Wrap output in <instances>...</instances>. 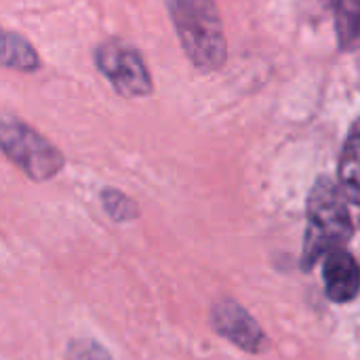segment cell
<instances>
[{"instance_id":"obj_1","label":"cell","mask_w":360,"mask_h":360,"mask_svg":"<svg viewBox=\"0 0 360 360\" xmlns=\"http://www.w3.org/2000/svg\"><path fill=\"white\" fill-rule=\"evenodd\" d=\"M346 194L333 179H319L308 196V228L304 236L302 268L310 270L319 257L329 255L352 236V217Z\"/></svg>"},{"instance_id":"obj_2","label":"cell","mask_w":360,"mask_h":360,"mask_svg":"<svg viewBox=\"0 0 360 360\" xmlns=\"http://www.w3.org/2000/svg\"><path fill=\"white\" fill-rule=\"evenodd\" d=\"M169 11L190 61L205 72L219 70L228 57V44L213 0H169Z\"/></svg>"},{"instance_id":"obj_3","label":"cell","mask_w":360,"mask_h":360,"mask_svg":"<svg viewBox=\"0 0 360 360\" xmlns=\"http://www.w3.org/2000/svg\"><path fill=\"white\" fill-rule=\"evenodd\" d=\"M0 139L6 158L34 181H46L55 177L63 167L61 152L40 133L19 120L4 118Z\"/></svg>"},{"instance_id":"obj_4","label":"cell","mask_w":360,"mask_h":360,"mask_svg":"<svg viewBox=\"0 0 360 360\" xmlns=\"http://www.w3.org/2000/svg\"><path fill=\"white\" fill-rule=\"evenodd\" d=\"M99 72L122 97H146L154 91L150 72L137 49L122 40H108L95 53Z\"/></svg>"},{"instance_id":"obj_5","label":"cell","mask_w":360,"mask_h":360,"mask_svg":"<svg viewBox=\"0 0 360 360\" xmlns=\"http://www.w3.org/2000/svg\"><path fill=\"white\" fill-rule=\"evenodd\" d=\"M211 323L221 338H226L228 342H232L234 346H238L245 352L257 354L268 344V340H266L264 331L259 329V325L255 323V319L240 304H236L232 300H224L213 306Z\"/></svg>"},{"instance_id":"obj_6","label":"cell","mask_w":360,"mask_h":360,"mask_svg":"<svg viewBox=\"0 0 360 360\" xmlns=\"http://www.w3.org/2000/svg\"><path fill=\"white\" fill-rule=\"evenodd\" d=\"M325 293L335 304H348L360 293V264L344 247L325 255L323 262Z\"/></svg>"},{"instance_id":"obj_7","label":"cell","mask_w":360,"mask_h":360,"mask_svg":"<svg viewBox=\"0 0 360 360\" xmlns=\"http://www.w3.org/2000/svg\"><path fill=\"white\" fill-rule=\"evenodd\" d=\"M340 186L348 200L360 207V118L352 124L340 156Z\"/></svg>"},{"instance_id":"obj_8","label":"cell","mask_w":360,"mask_h":360,"mask_svg":"<svg viewBox=\"0 0 360 360\" xmlns=\"http://www.w3.org/2000/svg\"><path fill=\"white\" fill-rule=\"evenodd\" d=\"M338 44L342 51L360 49V0H333Z\"/></svg>"},{"instance_id":"obj_9","label":"cell","mask_w":360,"mask_h":360,"mask_svg":"<svg viewBox=\"0 0 360 360\" xmlns=\"http://www.w3.org/2000/svg\"><path fill=\"white\" fill-rule=\"evenodd\" d=\"M2 65L19 72H34L40 68L38 53L34 46L15 32L2 34Z\"/></svg>"},{"instance_id":"obj_10","label":"cell","mask_w":360,"mask_h":360,"mask_svg":"<svg viewBox=\"0 0 360 360\" xmlns=\"http://www.w3.org/2000/svg\"><path fill=\"white\" fill-rule=\"evenodd\" d=\"M101 202L108 211V215L114 221H131L133 217H137V207L131 198H127L122 192L118 190H103L101 194Z\"/></svg>"},{"instance_id":"obj_11","label":"cell","mask_w":360,"mask_h":360,"mask_svg":"<svg viewBox=\"0 0 360 360\" xmlns=\"http://www.w3.org/2000/svg\"><path fill=\"white\" fill-rule=\"evenodd\" d=\"M68 360H112L108 350L93 340H74L65 352Z\"/></svg>"}]
</instances>
